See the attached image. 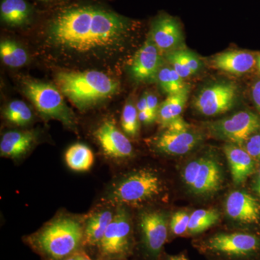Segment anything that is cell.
Returning <instances> with one entry per match:
<instances>
[{"instance_id":"obj_36","label":"cell","mask_w":260,"mask_h":260,"mask_svg":"<svg viewBox=\"0 0 260 260\" xmlns=\"http://www.w3.org/2000/svg\"><path fill=\"white\" fill-rule=\"evenodd\" d=\"M254 190L260 198V168L256 173L255 179H254V185H253Z\"/></svg>"},{"instance_id":"obj_3","label":"cell","mask_w":260,"mask_h":260,"mask_svg":"<svg viewBox=\"0 0 260 260\" xmlns=\"http://www.w3.org/2000/svg\"><path fill=\"white\" fill-rule=\"evenodd\" d=\"M56 85L65 96L80 109H86L118 91L119 84L102 72H61Z\"/></svg>"},{"instance_id":"obj_31","label":"cell","mask_w":260,"mask_h":260,"mask_svg":"<svg viewBox=\"0 0 260 260\" xmlns=\"http://www.w3.org/2000/svg\"><path fill=\"white\" fill-rule=\"evenodd\" d=\"M243 147L254 160L260 161V134L251 135Z\"/></svg>"},{"instance_id":"obj_7","label":"cell","mask_w":260,"mask_h":260,"mask_svg":"<svg viewBox=\"0 0 260 260\" xmlns=\"http://www.w3.org/2000/svg\"><path fill=\"white\" fill-rule=\"evenodd\" d=\"M183 183L193 194L210 197L221 189L224 181L223 169L212 155L193 159L181 173Z\"/></svg>"},{"instance_id":"obj_21","label":"cell","mask_w":260,"mask_h":260,"mask_svg":"<svg viewBox=\"0 0 260 260\" xmlns=\"http://www.w3.org/2000/svg\"><path fill=\"white\" fill-rule=\"evenodd\" d=\"M167 59L173 69L183 79L189 78L201 70L202 61L194 53L186 49H175L168 54Z\"/></svg>"},{"instance_id":"obj_34","label":"cell","mask_w":260,"mask_h":260,"mask_svg":"<svg viewBox=\"0 0 260 260\" xmlns=\"http://www.w3.org/2000/svg\"><path fill=\"white\" fill-rule=\"evenodd\" d=\"M251 96L254 104L260 112V80L256 82L251 88Z\"/></svg>"},{"instance_id":"obj_40","label":"cell","mask_w":260,"mask_h":260,"mask_svg":"<svg viewBox=\"0 0 260 260\" xmlns=\"http://www.w3.org/2000/svg\"><path fill=\"white\" fill-rule=\"evenodd\" d=\"M97 260H101V259H97ZM110 260H120V259H110ZM121 260H126V259H121Z\"/></svg>"},{"instance_id":"obj_8","label":"cell","mask_w":260,"mask_h":260,"mask_svg":"<svg viewBox=\"0 0 260 260\" xmlns=\"http://www.w3.org/2000/svg\"><path fill=\"white\" fill-rule=\"evenodd\" d=\"M23 89L24 93L43 116L60 121L64 125L75 129L74 115L65 104L57 88L51 84L27 80L24 82Z\"/></svg>"},{"instance_id":"obj_25","label":"cell","mask_w":260,"mask_h":260,"mask_svg":"<svg viewBox=\"0 0 260 260\" xmlns=\"http://www.w3.org/2000/svg\"><path fill=\"white\" fill-rule=\"evenodd\" d=\"M220 214L215 209H200L190 214L188 236H197L203 234L218 223Z\"/></svg>"},{"instance_id":"obj_17","label":"cell","mask_w":260,"mask_h":260,"mask_svg":"<svg viewBox=\"0 0 260 260\" xmlns=\"http://www.w3.org/2000/svg\"><path fill=\"white\" fill-rule=\"evenodd\" d=\"M223 151L230 168L233 182L236 185L243 184L255 171L254 159L242 146L226 143Z\"/></svg>"},{"instance_id":"obj_18","label":"cell","mask_w":260,"mask_h":260,"mask_svg":"<svg viewBox=\"0 0 260 260\" xmlns=\"http://www.w3.org/2000/svg\"><path fill=\"white\" fill-rule=\"evenodd\" d=\"M214 68L232 74H244L252 69L256 64V58L246 51H229L215 56Z\"/></svg>"},{"instance_id":"obj_6","label":"cell","mask_w":260,"mask_h":260,"mask_svg":"<svg viewBox=\"0 0 260 260\" xmlns=\"http://www.w3.org/2000/svg\"><path fill=\"white\" fill-rule=\"evenodd\" d=\"M136 240L129 213L119 205L97 246L98 259H127L134 254Z\"/></svg>"},{"instance_id":"obj_38","label":"cell","mask_w":260,"mask_h":260,"mask_svg":"<svg viewBox=\"0 0 260 260\" xmlns=\"http://www.w3.org/2000/svg\"><path fill=\"white\" fill-rule=\"evenodd\" d=\"M256 64L257 66L258 70H259L260 72V54L256 56Z\"/></svg>"},{"instance_id":"obj_11","label":"cell","mask_w":260,"mask_h":260,"mask_svg":"<svg viewBox=\"0 0 260 260\" xmlns=\"http://www.w3.org/2000/svg\"><path fill=\"white\" fill-rule=\"evenodd\" d=\"M238 96L239 90L235 84L218 82L202 89L193 105L197 112L205 116L220 115L235 106Z\"/></svg>"},{"instance_id":"obj_2","label":"cell","mask_w":260,"mask_h":260,"mask_svg":"<svg viewBox=\"0 0 260 260\" xmlns=\"http://www.w3.org/2000/svg\"><path fill=\"white\" fill-rule=\"evenodd\" d=\"M25 242L43 260H66L83 250L84 225L73 217L60 216L25 237Z\"/></svg>"},{"instance_id":"obj_10","label":"cell","mask_w":260,"mask_h":260,"mask_svg":"<svg viewBox=\"0 0 260 260\" xmlns=\"http://www.w3.org/2000/svg\"><path fill=\"white\" fill-rule=\"evenodd\" d=\"M207 127L217 139L243 146L251 135L260 130V118L254 113L242 111L210 122Z\"/></svg>"},{"instance_id":"obj_14","label":"cell","mask_w":260,"mask_h":260,"mask_svg":"<svg viewBox=\"0 0 260 260\" xmlns=\"http://www.w3.org/2000/svg\"><path fill=\"white\" fill-rule=\"evenodd\" d=\"M225 210L228 217L238 223L251 225L259 222V203L246 191H234L228 195Z\"/></svg>"},{"instance_id":"obj_30","label":"cell","mask_w":260,"mask_h":260,"mask_svg":"<svg viewBox=\"0 0 260 260\" xmlns=\"http://www.w3.org/2000/svg\"><path fill=\"white\" fill-rule=\"evenodd\" d=\"M190 215L184 210L176 212L169 223V232L173 237H182L187 234Z\"/></svg>"},{"instance_id":"obj_15","label":"cell","mask_w":260,"mask_h":260,"mask_svg":"<svg viewBox=\"0 0 260 260\" xmlns=\"http://www.w3.org/2000/svg\"><path fill=\"white\" fill-rule=\"evenodd\" d=\"M202 140V135L191 128L181 132L165 129L155 138L153 145L160 153L169 155H182L191 151Z\"/></svg>"},{"instance_id":"obj_4","label":"cell","mask_w":260,"mask_h":260,"mask_svg":"<svg viewBox=\"0 0 260 260\" xmlns=\"http://www.w3.org/2000/svg\"><path fill=\"white\" fill-rule=\"evenodd\" d=\"M194 244L212 260H260V236L251 233H215Z\"/></svg>"},{"instance_id":"obj_33","label":"cell","mask_w":260,"mask_h":260,"mask_svg":"<svg viewBox=\"0 0 260 260\" xmlns=\"http://www.w3.org/2000/svg\"><path fill=\"white\" fill-rule=\"evenodd\" d=\"M146 99L149 111L155 119H158L159 110L158 99L153 94L146 93Z\"/></svg>"},{"instance_id":"obj_22","label":"cell","mask_w":260,"mask_h":260,"mask_svg":"<svg viewBox=\"0 0 260 260\" xmlns=\"http://www.w3.org/2000/svg\"><path fill=\"white\" fill-rule=\"evenodd\" d=\"M190 88L186 87L182 91L168 95V98L159 107L158 119L161 125L166 127L173 120L181 116L184 111L188 98H189Z\"/></svg>"},{"instance_id":"obj_37","label":"cell","mask_w":260,"mask_h":260,"mask_svg":"<svg viewBox=\"0 0 260 260\" xmlns=\"http://www.w3.org/2000/svg\"><path fill=\"white\" fill-rule=\"evenodd\" d=\"M77 256H78V260H93L90 257V256L85 252L84 249L77 253Z\"/></svg>"},{"instance_id":"obj_28","label":"cell","mask_w":260,"mask_h":260,"mask_svg":"<svg viewBox=\"0 0 260 260\" xmlns=\"http://www.w3.org/2000/svg\"><path fill=\"white\" fill-rule=\"evenodd\" d=\"M4 116L10 123L18 126H25L31 121V110L25 102L13 101L5 108Z\"/></svg>"},{"instance_id":"obj_20","label":"cell","mask_w":260,"mask_h":260,"mask_svg":"<svg viewBox=\"0 0 260 260\" xmlns=\"http://www.w3.org/2000/svg\"><path fill=\"white\" fill-rule=\"evenodd\" d=\"M34 141V135L30 132H8L2 138L0 153L7 158H20L30 150Z\"/></svg>"},{"instance_id":"obj_35","label":"cell","mask_w":260,"mask_h":260,"mask_svg":"<svg viewBox=\"0 0 260 260\" xmlns=\"http://www.w3.org/2000/svg\"><path fill=\"white\" fill-rule=\"evenodd\" d=\"M162 260H189L184 253L172 255V254H164L162 255Z\"/></svg>"},{"instance_id":"obj_24","label":"cell","mask_w":260,"mask_h":260,"mask_svg":"<svg viewBox=\"0 0 260 260\" xmlns=\"http://www.w3.org/2000/svg\"><path fill=\"white\" fill-rule=\"evenodd\" d=\"M65 160L68 167L75 172H86L94 162L93 152L88 146L80 143L72 145L66 154Z\"/></svg>"},{"instance_id":"obj_16","label":"cell","mask_w":260,"mask_h":260,"mask_svg":"<svg viewBox=\"0 0 260 260\" xmlns=\"http://www.w3.org/2000/svg\"><path fill=\"white\" fill-rule=\"evenodd\" d=\"M159 49L149 38L132 61V75L137 81L148 82L157 78L162 65Z\"/></svg>"},{"instance_id":"obj_5","label":"cell","mask_w":260,"mask_h":260,"mask_svg":"<svg viewBox=\"0 0 260 260\" xmlns=\"http://www.w3.org/2000/svg\"><path fill=\"white\" fill-rule=\"evenodd\" d=\"M164 189V181L158 173L153 169H140L118 181L107 200L121 206H142L158 198Z\"/></svg>"},{"instance_id":"obj_1","label":"cell","mask_w":260,"mask_h":260,"mask_svg":"<svg viewBox=\"0 0 260 260\" xmlns=\"http://www.w3.org/2000/svg\"><path fill=\"white\" fill-rule=\"evenodd\" d=\"M136 23L93 6L68 8L56 15L48 28V40L59 51L74 55L97 56L117 51Z\"/></svg>"},{"instance_id":"obj_39","label":"cell","mask_w":260,"mask_h":260,"mask_svg":"<svg viewBox=\"0 0 260 260\" xmlns=\"http://www.w3.org/2000/svg\"><path fill=\"white\" fill-rule=\"evenodd\" d=\"M66 260H78V256H77V253L76 254H75L74 255L70 256V257H68Z\"/></svg>"},{"instance_id":"obj_23","label":"cell","mask_w":260,"mask_h":260,"mask_svg":"<svg viewBox=\"0 0 260 260\" xmlns=\"http://www.w3.org/2000/svg\"><path fill=\"white\" fill-rule=\"evenodd\" d=\"M1 19L8 25H23L30 18V8L25 0H3L0 6Z\"/></svg>"},{"instance_id":"obj_26","label":"cell","mask_w":260,"mask_h":260,"mask_svg":"<svg viewBox=\"0 0 260 260\" xmlns=\"http://www.w3.org/2000/svg\"><path fill=\"white\" fill-rule=\"evenodd\" d=\"M2 60L10 68H20L28 61V54L23 48L11 40L3 41L0 44Z\"/></svg>"},{"instance_id":"obj_13","label":"cell","mask_w":260,"mask_h":260,"mask_svg":"<svg viewBox=\"0 0 260 260\" xmlns=\"http://www.w3.org/2000/svg\"><path fill=\"white\" fill-rule=\"evenodd\" d=\"M95 137L107 156L124 159L133 155L132 143L126 135L116 127L114 121L108 120L102 123L95 130Z\"/></svg>"},{"instance_id":"obj_19","label":"cell","mask_w":260,"mask_h":260,"mask_svg":"<svg viewBox=\"0 0 260 260\" xmlns=\"http://www.w3.org/2000/svg\"><path fill=\"white\" fill-rule=\"evenodd\" d=\"M112 210L104 209L92 214L84 225V247L97 248L114 218Z\"/></svg>"},{"instance_id":"obj_12","label":"cell","mask_w":260,"mask_h":260,"mask_svg":"<svg viewBox=\"0 0 260 260\" xmlns=\"http://www.w3.org/2000/svg\"><path fill=\"white\" fill-rule=\"evenodd\" d=\"M149 38L159 51L175 50L184 39L180 21L176 17L161 13L152 22Z\"/></svg>"},{"instance_id":"obj_29","label":"cell","mask_w":260,"mask_h":260,"mask_svg":"<svg viewBox=\"0 0 260 260\" xmlns=\"http://www.w3.org/2000/svg\"><path fill=\"white\" fill-rule=\"evenodd\" d=\"M140 119L138 109L133 103H128L121 114V126L124 133L130 137H135L139 133Z\"/></svg>"},{"instance_id":"obj_32","label":"cell","mask_w":260,"mask_h":260,"mask_svg":"<svg viewBox=\"0 0 260 260\" xmlns=\"http://www.w3.org/2000/svg\"><path fill=\"white\" fill-rule=\"evenodd\" d=\"M189 129H191L190 125L181 116L171 121L165 127V129L172 132L185 131Z\"/></svg>"},{"instance_id":"obj_27","label":"cell","mask_w":260,"mask_h":260,"mask_svg":"<svg viewBox=\"0 0 260 260\" xmlns=\"http://www.w3.org/2000/svg\"><path fill=\"white\" fill-rule=\"evenodd\" d=\"M157 79L160 88L168 95H174L184 90L189 85L172 68L165 67L160 70Z\"/></svg>"},{"instance_id":"obj_9","label":"cell","mask_w":260,"mask_h":260,"mask_svg":"<svg viewBox=\"0 0 260 260\" xmlns=\"http://www.w3.org/2000/svg\"><path fill=\"white\" fill-rule=\"evenodd\" d=\"M138 249L142 259L160 260L169 239L167 215L160 211L143 212L140 215Z\"/></svg>"}]
</instances>
